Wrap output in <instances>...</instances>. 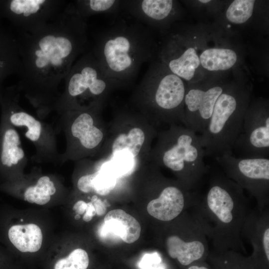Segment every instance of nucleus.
<instances>
[{
	"mask_svg": "<svg viewBox=\"0 0 269 269\" xmlns=\"http://www.w3.org/2000/svg\"><path fill=\"white\" fill-rule=\"evenodd\" d=\"M252 209L244 189L224 173L210 175L206 193L198 191L190 212L216 252L243 250L244 224Z\"/></svg>",
	"mask_w": 269,
	"mask_h": 269,
	"instance_id": "f257e3e1",
	"label": "nucleus"
},
{
	"mask_svg": "<svg viewBox=\"0 0 269 269\" xmlns=\"http://www.w3.org/2000/svg\"><path fill=\"white\" fill-rule=\"evenodd\" d=\"M158 46L151 28L128 13L116 14L100 38L97 61L116 86L130 84Z\"/></svg>",
	"mask_w": 269,
	"mask_h": 269,
	"instance_id": "f03ea898",
	"label": "nucleus"
},
{
	"mask_svg": "<svg viewBox=\"0 0 269 269\" xmlns=\"http://www.w3.org/2000/svg\"><path fill=\"white\" fill-rule=\"evenodd\" d=\"M152 154L154 163L174 172L189 190H198L209 171L198 134L184 126L172 124L160 133Z\"/></svg>",
	"mask_w": 269,
	"mask_h": 269,
	"instance_id": "7ed1b4c3",
	"label": "nucleus"
},
{
	"mask_svg": "<svg viewBox=\"0 0 269 269\" xmlns=\"http://www.w3.org/2000/svg\"><path fill=\"white\" fill-rule=\"evenodd\" d=\"M184 81L160 62L150 65L133 94V103L158 122L184 124Z\"/></svg>",
	"mask_w": 269,
	"mask_h": 269,
	"instance_id": "20e7f679",
	"label": "nucleus"
},
{
	"mask_svg": "<svg viewBox=\"0 0 269 269\" xmlns=\"http://www.w3.org/2000/svg\"><path fill=\"white\" fill-rule=\"evenodd\" d=\"M250 96L248 90L237 85H228L219 96L205 131L198 134L206 156L215 158L233 154L235 141L242 131Z\"/></svg>",
	"mask_w": 269,
	"mask_h": 269,
	"instance_id": "39448f33",
	"label": "nucleus"
},
{
	"mask_svg": "<svg viewBox=\"0 0 269 269\" xmlns=\"http://www.w3.org/2000/svg\"><path fill=\"white\" fill-rule=\"evenodd\" d=\"M214 158L227 177L255 198L258 208L269 206V157L244 158L224 154Z\"/></svg>",
	"mask_w": 269,
	"mask_h": 269,
	"instance_id": "423d86ee",
	"label": "nucleus"
},
{
	"mask_svg": "<svg viewBox=\"0 0 269 269\" xmlns=\"http://www.w3.org/2000/svg\"><path fill=\"white\" fill-rule=\"evenodd\" d=\"M234 150L240 157H268L269 111L267 101L259 99L249 103L244 114L242 131L235 141Z\"/></svg>",
	"mask_w": 269,
	"mask_h": 269,
	"instance_id": "0eeeda50",
	"label": "nucleus"
},
{
	"mask_svg": "<svg viewBox=\"0 0 269 269\" xmlns=\"http://www.w3.org/2000/svg\"><path fill=\"white\" fill-rule=\"evenodd\" d=\"M162 32V40L157 52L160 62L173 74L193 84L201 67L196 48L186 42L178 28L171 26Z\"/></svg>",
	"mask_w": 269,
	"mask_h": 269,
	"instance_id": "6e6552de",
	"label": "nucleus"
},
{
	"mask_svg": "<svg viewBox=\"0 0 269 269\" xmlns=\"http://www.w3.org/2000/svg\"><path fill=\"white\" fill-rule=\"evenodd\" d=\"M181 234H173L165 239L169 256L183 266L202 259L208 252V239L201 226L190 212L186 214Z\"/></svg>",
	"mask_w": 269,
	"mask_h": 269,
	"instance_id": "1a4fd4ad",
	"label": "nucleus"
},
{
	"mask_svg": "<svg viewBox=\"0 0 269 269\" xmlns=\"http://www.w3.org/2000/svg\"><path fill=\"white\" fill-rule=\"evenodd\" d=\"M228 85L221 83L191 84L184 101V126L201 134L209 121L216 102Z\"/></svg>",
	"mask_w": 269,
	"mask_h": 269,
	"instance_id": "9d476101",
	"label": "nucleus"
},
{
	"mask_svg": "<svg viewBox=\"0 0 269 269\" xmlns=\"http://www.w3.org/2000/svg\"><path fill=\"white\" fill-rule=\"evenodd\" d=\"M122 8L149 28L162 32L171 27L178 14V6L172 0H122Z\"/></svg>",
	"mask_w": 269,
	"mask_h": 269,
	"instance_id": "9b49d317",
	"label": "nucleus"
},
{
	"mask_svg": "<svg viewBox=\"0 0 269 269\" xmlns=\"http://www.w3.org/2000/svg\"><path fill=\"white\" fill-rule=\"evenodd\" d=\"M197 190H189L180 183H166L156 198L147 204L148 214L164 222L174 220L182 214L187 207L193 205Z\"/></svg>",
	"mask_w": 269,
	"mask_h": 269,
	"instance_id": "f8f14e48",
	"label": "nucleus"
},
{
	"mask_svg": "<svg viewBox=\"0 0 269 269\" xmlns=\"http://www.w3.org/2000/svg\"><path fill=\"white\" fill-rule=\"evenodd\" d=\"M116 86L97 60L93 65H84L79 72L73 74L69 82L68 93L72 97L86 96L87 93L99 102Z\"/></svg>",
	"mask_w": 269,
	"mask_h": 269,
	"instance_id": "ddd939ff",
	"label": "nucleus"
},
{
	"mask_svg": "<svg viewBox=\"0 0 269 269\" xmlns=\"http://www.w3.org/2000/svg\"><path fill=\"white\" fill-rule=\"evenodd\" d=\"M242 238L253 248L254 256H261L269 261V208L252 209L242 228Z\"/></svg>",
	"mask_w": 269,
	"mask_h": 269,
	"instance_id": "4468645a",
	"label": "nucleus"
},
{
	"mask_svg": "<svg viewBox=\"0 0 269 269\" xmlns=\"http://www.w3.org/2000/svg\"><path fill=\"white\" fill-rule=\"evenodd\" d=\"M94 118L91 113L82 112L75 116L70 125L71 138L85 150H94L104 138L103 132L96 125Z\"/></svg>",
	"mask_w": 269,
	"mask_h": 269,
	"instance_id": "2eb2a0df",
	"label": "nucleus"
},
{
	"mask_svg": "<svg viewBox=\"0 0 269 269\" xmlns=\"http://www.w3.org/2000/svg\"><path fill=\"white\" fill-rule=\"evenodd\" d=\"M17 132L5 120L0 128V170L7 172L24 158Z\"/></svg>",
	"mask_w": 269,
	"mask_h": 269,
	"instance_id": "dca6fc26",
	"label": "nucleus"
},
{
	"mask_svg": "<svg viewBox=\"0 0 269 269\" xmlns=\"http://www.w3.org/2000/svg\"><path fill=\"white\" fill-rule=\"evenodd\" d=\"M105 232L118 235L125 242L131 244L138 239L141 227L132 215L122 209L109 211L104 218Z\"/></svg>",
	"mask_w": 269,
	"mask_h": 269,
	"instance_id": "f3484780",
	"label": "nucleus"
},
{
	"mask_svg": "<svg viewBox=\"0 0 269 269\" xmlns=\"http://www.w3.org/2000/svg\"><path fill=\"white\" fill-rule=\"evenodd\" d=\"M145 139L144 131L138 126L119 134L112 144V157H122L134 161L140 153Z\"/></svg>",
	"mask_w": 269,
	"mask_h": 269,
	"instance_id": "a211bd4d",
	"label": "nucleus"
},
{
	"mask_svg": "<svg viewBox=\"0 0 269 269\" xmlns=\"http://www.w3.org/2000/svg\"><path fill=\"white\" fill-rule=\"evenodd\" d=\"M6 235L10 243L21 252H36L41 247L42 232L34 224L12 225L8 229Z\"/></svg>",
	"mask_w": 269,
	"mask_h": 269,
	"instance_id": "6ab92c4d",
	"label": "nucleus"
},
{
	"mask_svg": "<svg viewBox=\"0 0 269 269\" xmlns=\"http://www.w3.org/2000/svg\"><path fill=\"white\" fill-rule=\"evenodd\" d=\"M199 57L201 67L211 72L229 70L238 60L235 50L224 47L205 49L200 52Z\"/></svg>",
	"mask_w": 269,
	"mask_h": 269,
	"instance_id": "aec40b11",
	"label": "nucleus"
},
{
	"mask_svg": "<svg viewBox=\"0 0 269 269\" xmlns=\"http://www.w3.org/2000/svg\"><path fill=\"white\" fill-rule=\"evenodd\" d=\"M56 189L54 183L47 176L40 177L34 186L27 187L24 191L25 200L31 203L44 205L48 203L51 196L54 195Z\"/></svg>",
	"mask_w": 269,
	"mask_h": 269,
	"instance_id": "412c9836",
	"label": "nucleus"
},
{
	"mask_svg": "<svg viewBox=\"0 0 269 269\" xmlns=\"http://www.w3.org/2000/svg\"><path fill=\"white\" fill-rule=\"evenodd\" d=\"M11 126L27 128L25 136L33 142L37 141L42 134L41 123L31 115L23 112L12 113L6 120Z\"/></svg>",
	"mask_w": 269,
	"mask_h": 269,
	"instance_id": "4be33fe9",
	"label": "nucleus"
},
{
	"mask_svg": "<svg viewBox=\"0 0 269 269\" xmlns=\"http://www.w3.org/2000/svg\"><path fill=\"white\" fill-rule=\"evenodd\" d=\"M256 1L235 0L227 8L226 17L230 22L241 24L245 23L253 14Z\"/></svg>",
	"mask_w": 269,
	"mask_h": 269,
	"instance_id": "5701e85b",
	"label": "nucleus"
},
{
	"mask_svg": "<svg viewBox=\"0 0 269 269\" xmlns=\"http://www.w3.org/2000/svg\"><path fill=\"white\" fill-rule=\"evenodd\" d=\"M93 174V191L97 194L106 195L115 188L117 177L104 167Z\"/></svg>",
	"mask_w": 269,
	"mask_h": 269,
	"instance_id": "b1692460",
	"label": "nucleus"
},
{
	"mask_svg": "<svg viewBox=\"0 0 269 269\" xmlns=\"http://www.w3.org/2000/svg\"><path fill=\"white\" fill-rule=\"evenodd\" d=\"M89 263L87 252L82 249H77L67 257L57 261L54 269H87Z\"/></svg>",
	"mask_w": 269,
	"mask_h": 269,
	"instance_id": "393cba45",
	"label": "nucleus"
},
{
	"mask_svg": "<svg viewBox=\"0 0 269 269\" xmlns=\"http://www.w3.org/2000/svg\"><path fill=\"white\" fill-rule=\"evenodd\" d=\"M138 266L140 269H164L161 258L156 252L144 254Z\"/></svg>",
	"mask_w": 269,
	"mask_h": 269,
	"instance_id": "a878e982",
	"label": "nucleus"
},
{
	"mask_svg": "<svg viewBox=\"0 0 269 269\" xmlns=\"http://www.w3.org/2000/svg\"><path fill=\"white\" fill-rule=\"evenodd\" d=\"M55 42L59 49L62 58H65L70 55L73 50L71 41L64 37L55 38Z\"/></svg>",
	"mask_w": 269,
	"mask_h": 269,
	"instance_id": "bb28decb",
	"label": "nucleus"
},
{
	"mask_svg": "<svg viewBox=\"0 0 269 269\" xmlns=\"http://www.w3.org/2000/svg\"><path fill=\"white\" fill-rule=\"evenodd\" d=\"M93 173L81 176L78 180L77 187L79 190L85 193L93 191L92 181Z\"/></svg>",
	"mask_w": 269,
	"mask_h": 269,
	"instance_id": "cd10ccee",
	"label": "nucleus"
},
{
	"mask_svg": "<svg viewBox=\"0 0 269 269\" xmlns=\"http://www.w3.org/2000/svg\"><path fill=\"white\" fill-rule=\"evenodd\" d=\"M55 38L54 36L50 35L42 38L39 42L41 50L44 52L48 51L49 47L54 43Z\"/></svg>",
	"mask_w": 269,
	"mask_h": 269,
	"instance_id": "c85d7f7f",
	"label": "nucleus"
},
{
	"mask_svg": "<svg viewBox=\"0 0 269 269\" xmlns=\"http://www.w3.org/2000/svg\"><path fill=\"white\" fill-rule=\"evenodd\" d=\"M49 56H50V61H51V63L52 64L54 65L58 66V65H60L62 64V58L60 54V51L57 48V45L54 48L53 51L51 53H50Z\"/></svg>",
	"mask_w": 269,
	"mask_h": 269,
	"instance_id": "c756f323",
	"label": "nucleus"
},
{
	"mask_svg": "<svg viewBox=\"0 0 269 269\" xmlns=\"http://www.w3.org/2000/svg\"><path fill=\"white\" fill-rule=\"evenodd\" d=\"M96 214L98 216L103 215L106 211V205L100 199L98 198L93 202Z\"/></svg>",
	"mask_w": 269,
	"mask_h": 269,
	"instance_id": "7c9ffc66",
	"label": "nucleus"
},
{
	"mask_svg": "<svg viewBox=\"0 0 269 269\" xmlns=\"http://www.w3.org/2000/svg\"><path fill=\"white\" fill-rule=\"evenodd\" d=\"M85 211L86 213L83 217V219L85 222H89L92 220L93 216L96 214V211L92 202H90L87 203V207Z\"/></svg>",
	"mask_w": 269,
	"mask_h": 269,
	"instance_id": "2f4dec72",
	"label": "nucleus"
},
{
	"mask_svg": "<svg viewBox=\"0 0 269 269\" xmlns=\"http://www.w3.org/2000/svg\"><path fill=\"white\" fill-rule=\"evenodd\" d=\"M10 8L11 11L16 14L23 13L25 8L21 5L20 0H14L10 3Z\"/></svg>",
	"mask_w": 269,
	"mask_h": 269,
	"instance_id": "473e14b6",
	"label": "nucleus"
},
{
	"mask_svg": "<svg viewBox=\"0 0 269 269\" xmlns=\"http://www.w3.org/2000/svg\"><path fill=\"white\" fill-rule=\"evenodd\" d=\"M87 203L82 200L77 201L73 206V210L77 214H83L86 211Z\"/></svg>",
	"mask_w": 269,
	"mask_h": 269,
	"instance_id": "72a5a7b5",
	"label": "nucleus"
},
{
	"mask_svg": "<svg viewBox=\"0 0 269 269\" xmlns=\"http://www.w3.org/2000/svg\"><path fill=\"white\" fill-rule=\"evenodd\" d=\"M50 54V53H49ZM49 54L48 56H44L42 57H38L35 62L36 66L38 68H43L47 65L50 62Z\"/></svg>",
	"mask_w": 269,
	"mask_h": 269,
	"instance_id": "f704fd0d",
	"label": "nucleus"
},
{
	"mask_svg": "<svg viewBox=\"0 0 269 269\" xmlns=\"http://www.w3.org/2000/svg\"><path fill=\"white\" fill-rule=\"evenodd\" d=\"M187 269H209L205 266H199L197 265H191Z\"/></svg>",
	"mask_w": 269,
	"mask_h": 269,
	"instance_id": "c9c22d12",
	"label": "nucleus"
},
{
	"mask_svg": "<svg viewBox=\"0 0 269 269\" xmlns=\"http://www.w3.org/2000/svg\"><path fill=\"white\" fill-rule=\"evenodd\" d=\"M35 54L38 57H42L45 56V52L41 50H36L35 51Z\"/></svg>",
	"mask_w": 269,
	"mask_h": 269,
	"instance_id": "e433bc0d",
	"label": "nucleus"
},
{
	"mask_svg": "<svg viewBox=\"0 0 269 269\" xmlns=\"http://www.w3.org/2000/svg\"><path fill=\"white\" fill-rule=\"evenodd\" d=\"M81 216H80V215L79 214H77L76 215H75V219L76 220H79Z\"/></svg>",
	"mask_w": 269,
	"mask_h": 269,
	"instance_id": "4c0bfd02",
	"label": "nucleus"
},
{
	"mask_svg": "<svg viewBox=\"0 0 269 269\" xmlns=\"http://www.w3.org/2000/svg\"><path fill=\"white\" fill-rule=\"evenodd\" d=\"M199 1L200 2H202V3H207L208 2H210V0H199Z\"/></svg>",
	"mask_w": 269,
	"mask_h": 269,
	"instance_id": "58836bf2",
	"label": "nucleus"
}]
</instances>
